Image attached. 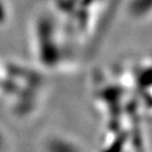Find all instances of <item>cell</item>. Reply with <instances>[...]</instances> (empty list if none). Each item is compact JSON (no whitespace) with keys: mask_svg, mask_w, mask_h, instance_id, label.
<instances>
[{"mask_svg":"<svg viewBox=\"0 0 152 152\" xmlns=\"http://www.w3.org/2000/svg\"><path fill=\"white\" fill-rule=\"evenodd\" d=\"M3 13H4V4H3L2 0H0V16H2Z\"/></svg>","mask_w":152,"mask_h":152,"instance_id":"1","label":"cell"}]
</instances>
